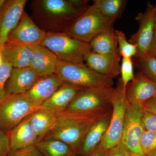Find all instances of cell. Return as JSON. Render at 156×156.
<instances>
[{
    "instance_id": "obj_1",
    "label": "cell",
    "mask_w": 156,
    "mask_h": 156,
    "mask_svg": "<svg viewBox=\"0 0 156 156\" xmlns=\"http://www.w3.org/2000/svg\"><path fill=\"white\" fill-rule=\"evenodd\" d=\"M88 1L36 0L32 2V19L47 33H66L88 7Z\"/></svg>"
},
{
    "instance_id": "obj_2",
    "label": "cell",
    "mask_w": 156,
    "mask_h": 156,
    "mask_svg": "<svg viewBox=\"0 0 156 156\" xmlns=\"http://www.w3.org/2000/svg\"><path fill=\"white\" fill-rule=\"evenodd\" d=\"M112 110L89 115H57L54 127L43 139L61 140L76 151L91 127Z\"/></svg>"
},
{
    "instance_id": "obj_3",
    "label": "cell",
    "mask_w": 156,
    "mask_h": 156,
    "mask_svg": "<svg viewBox=\"0 0 156 156\" xmlns=\"http://www.w3.org/2000/svg\"><path fill=\"white\" fill-rule=\"evenodd\" d=\"M114 89L103 87L84 88L67 108L57 115H89L111 110Z\"/></svg>"
},
{
    "instance_id": "obj_4",
    "label": "cell",
    "mask_w": 156,
    "mask_h": 156,
    "mask_svg": "<svg viewBox=\"0 0 156 156\" xmlns=\"http://www.w3.org/2000/svg\"><path fill=\"white\" fill-rule=\"evenodd\" d=\"M56 74L64 83L79 87L113 88V79L96 72L84 62L72 63L58 59Z\"/></svg>"
},
{
    "instance_id": "obj_5",
    "label": "cell",
    "mask_w": 156,
    "mask_h": 156,
    "mask_svg": "<svg viewBox=\"0 0 156 156\" xmlns=\"http://www.w3.org/2000/svg\"><path fill=\"white\" fill-rule=\"evenodd\" d=\"M115 21L104 16L93 5L76 20L65 34L89 44L98 35L113 29Z\"/></svg>"
},
{
    "instance_id": "obj_6",
    "label": "cell",
    "mask_w": 156,
    "mask_h": 156,
    "mask_svg": "<svg viewBox=\"0 0 156 156\" xmlns=\"http://www.w3.org/2000/svg\"><path fill=\"white\" fill-rule=\"evenodd\" d=\"M41 45L59 60L72 63L84 62L85 56L90 52L89 44L65 33H47Z\"/></svg>"
},
{
    "instance_id": "obj_7",
    "label": "cell",
    "mask_w": 156,
    "mask_h": 156,
    "mask_svg": "<svg viewBox=\"0 0 156 156\" xmlns=\"http://www.w3.org/2000/svg\"><path fill=\"white\" fill-rule=\"evenodd\" d=\"M39 109L25 94L6 95L0 100V128L8 133Z\"/></svg>"
},
{
    "instance_id": "obj_8",
    "label": "cell",
    "mask_w": 156,
    "mask_h": 156,
    "mask_svg": "<svg viewBox=\"0 0 156 156\" xmlns=\"http://www.w3.org/2000/svg\"><path fill=\"white\" fill-rule=\"evenodd\" d=\"M128 101L126 91L123 88L121 79L116 88L114 89L112 100L110 123L101 144L104 149L108 150L122 141L123 126Z\"/></svg>"
},
{
    "instance_id": "obj_9",
    "label": "cell",
    "mask_w": 156,
    "mask_h": 156,
    "mask_svg": "<svg viewBox=\"0 0 156 156\" xmlns=\"http://www.w3.org/2000/svg\"><path fill=\"white\" fill-rule=\"evenodd\" d=\"M143 114L142 105L128 102L121 141L132 156H145L140 146L141 137L145 131Z\"/></svg>"
},
{
    "instance_id": "obj_10",
    "label": "cell",
    "mask_w": 156,
    "mask_h": 156,
    "mask_svg": "<svg viewBox=\"0 0 156 156\" xmlns=\"http://www.w3.org/2000/svg\"><path fill=\"white\" fill-rule=\"evenodd\" d=\"M156 7L155 5L147 3L145 11L139 13L136 17L139 23V28L129 41L136 45L137 53L135 58H142L147 55L156 28Z\"/></svg>"
},
{
    "instance_id": "obj_11",
    "label": "cell",
    "mask_w": 156,
    "mask_h": 156,
    "mask_svg": "<svg viewBox=\"0 0 156 156\" xmlns=\"http://www.w3.org/2000/svg\"><path fill=\"white\" fill-rule=\"evenodd\" d=\"M27 0L3 1L0 6V46L2 47L22 16Z\"/></svg>"
},
{
    "instance_id": "obj_12",
    "label": "cell",
    "mask_w": 156,
    "mask_h": 156,
    "mask_svg": "<svg viewBox=\"0 0 156 156\" xmlns=\"http://www.w3.org/2000/svg\"><path fill=\"white\" fill-rule=\"evenodd\" d=\"M47 34L24 11L17 26L9 35L8 41L27 45L41 44Z\"/></svg>"
},
{
    "instance_id": "obj_13",
    "label": "cell",
    "mask_w": 156,
    "mask_h": 156,
    "mask_svg": "<svg viewBox=\"0 0 156 156\" xmlns=\"http://www.w3.org/2000/svg\"><path fill=\"white\" fill-rule=\"evenodd\" d=\"M126 95L129 103L142 105L156 96V82L140 72L127 86Z\"/></svg>"
},
{
    "instance_id": "obj_14",
    "label": "cell",
    "mask_w": 156,
    "mask_h": 156,
    "mask_svg": "<svg viewBox=\"0 0 156 156\" xmlns=\"http://www.w3.org/2000/svg\"><path fill=\"white\" fill-rule=\"evenodd\" d=\"M31 50L29 67L39 77L56 74L58 58L52 52L41 44L28 45Z\"/></svg>"
},
{
    "instance_id": "obj_15",
    "label": "cell",
    "mask_w": 156,
    "mask_h": 156,
    "mask_svg": "<svg viewBox=\"0 0 156 156\" xmlns=\"http://www.w3.org/2000/svg\"><path fill=\"white\" fill-rule=\"evenodd\" d=\"M64 83L56 74L42 77L25 94L31 103L40 108Z\"/></svg>"
},
{
    "instance_id": "obj_16",
    "label": "cell",
    "mask_w": 156,
    "mask_h": 156,
    "mask_svg": "<svg viewBox=\"0 0 156 156\" xmlns=\"http://www.w3.org/2000/svg\"><path fill=\"white\" fill-rule=\"evenodd\" d=\"M84 88L64 83L48 100L43 104L40 108L50 111L57 115L59 114L67 108L76 95Z\"/></svg>"
},
{
    "instance_id": "obj_17",
    "label": "cell",
    "mask_w": 156,
    "mask_h": 156,
    "mask_svg": "<svg viewBox=\"0 0 156 156\" xmlns=\"http://www.w3.org/2000/svg\"><path fill=\"white\" fill-rule=\"evenodd\" d=\"M112 112V110L91 127L76 151V154L88 156L100 144L109 126Z\"/></svg>"
},
{
    "instance_id": "obj_18",
    "label": "cell",
    "mask_w": 156,
    "mask_h": 156,
    "mask_svg": "<svg viewBox=\"0 0 156 156\" xmlns=\"http://www.w3.org/2000/svg\"><path fill=\"white\" fill-rule=\"evenodd\" d=\"M40 78L30 67L13 68L5 87L6 95L25 94Z\"/></svg>"
},
{
    "instance_id": "obj_19",
    "label": "cell",
    "mask_w": 156,
    "mask_h": 156,
    "mask_svg": "<svg viewBox=\"0 0 156 156\" xmlns=\"http://www.w3.org/2000/svg\"><path fill=\"white\" fill-rule=\"evenodd\" d=\"M120 58L121 57L90 52L85 56L84 62L96 72L114 79L120 74Z\"/></svg>"
},
{
    "instance_id": "obj_20",
    "label": "cell",
    "mask_w": 156,
    "mask_h": 156,
    "mask_svg": "<svg viewBox=\"0 0 156 156\" xmlns=\"http://www.w3.org/2000/svg\"><path fill=\"white\" fill-rule=\"evenodd\" d=\"M30 116L8 132L11 151L35 145L38 141L37 136L31 125Z\"/></svg>"
},
{
    "instance_id": "obj_21",
    "label": "cell",
    "mask_w": 156,
    "mask_h": 156,
    "mask_svg": "<svg viewBox=\"0 0 156 156\" xmlns=\"http://www.w3.org/2000/svg\"><path fill=\"white\" fill-rule=\"evenodd\" d=\"M3 57L13 68L29 67L31 50L28 45L8 41L2 47Z\"/></svg>"
},
{
    "instance_id": "obj_22",
    "label": "cell",
    "mask_w": 156,
    "mask_h": 156,
    "mask_svg": "<svg viewBox=\"0 0 156 156\" xmlns=\"http://www.w3.org/2000/svg\"><path fill=\"white\" fill-rule=\"evenodd\" d=\"M89 44L92 53L121 57L114 28L98 35Z\"/></svg>"
},
{
    "instance_id": "obj_23",
    "label": "cell",
    "mask_w": 156,
    "mask_h": 156,
    "mask_svg": "<svg viewBox=\"0 0 156 156\" xmlns=\"http://www.w3.org/2000/svg\"><path fill=\"white\" fill-rule=\"evenodd\" d=\"M57 115L47 110L39 109L30 116L32 127L36 134L38 141L53 128L56 122Z\"/></svg>"
},
{
    "instance_id": "obj_24",
    "label": "cell",
    "mask_w": 156,
    "mask_h": 156,
    "mask_svg": "<svg viewBox=\"0 0 156 156\" xmlns=\"http://www.w3.org/2000/svg\"><path fill=\"white\" fill-rule=\"evenodd\" d=\"M44 156H71L75 152L66 143L55 139H43L35 145Z\"/></svg>"
},
{
    "instance_id": "obj_25",
    "label": "cell",
    "mask_w": 156,
    "mask_h": 156,
    "mask_svg": "<svg viewBox=\"0 0 156 156\" xmlns=\"http://www.w3.org/2000/svg\"><path fill=\"white\" fill-rule=\"evenodd\" d=\"M126 0H94L93 5L104 16L116 20L122 16L126 9Z\"/></svg>"
},
{
    "instance_id": "obj_26",
    "label": "cell",
    "mask_w": 156,
    "mask_h": 156,
    "mask_svg": "<svg viewBox=\"0 0 156 156\" xmlns=\"http://www.w3.org/2000/svg\"><path fill=\"white\" fill-rule=\"evenodd\" d=\"M115 33L120 56L122 58L135 57L137 53L136 45L131 44L128 41L125 34L122 31L115 30Z\"/></svg>"
},
{
    "instance_id": "obj_27",
    "label": "cell",
    "mask_w": 156,
    "mask_h": 156,
    "mask_svg": "<svg viewBox=\"0 0 156 156\" xmlns=\"http://www.w3.org/2000/svg\"><path fill=\"white\" fill-rule=\"evenodd\" d=\"M136 59L140 72L156 82V57L147 55Z\"/></svg>"
},
{
    "instance_id": "obj_28",
    "label": "cell",
    "mask_w": 156,
    "mask_h": 156,
    "mask_svg": "<svg viewBox=\"0 0 156 156\" xmlns=\"http://www.w3.org/2000/svg\"><path fill=\"white\" fill-rule=\"evenodd\" d=\"M120 73L123 88L126 90L128 84L134 80V66L131 58H122L121 64Z\"/></svg>"
},
{
    "instance_id": "obj_29",
    "label": "cell",
    "mask_w": 156,
    "mask_h": 156,
    "mask_svg": "<svg viewBox=\"0 0 156 156\" xmlns=\"http://www.w3.org/2000/svg\"><path fill=\"white\" fill-rule=\"evenodd\" d=\"M140 146L145 156H149L156 150V132L145 130L140 141Z\"/></svg>"
},
{
    "instance_id": "obj_30",
    "label": "cell",
    "mask_w": 156,
    "mask_h": 156,
    "mask_svg": "<svg viewBox=\"0 0 156 156\" xmlns=\"http://www.w3.org/2000/svg\"><path fill=\"white\" fill-rule=\"evenodd\" d=\"M13 66L4 58V61L0 66V100L6 95L5 87L11 75Z\"/></svg>"
},
{
    "instance_id": "obj_31",
    "label": "cell",
    "mask_w": 156,
    "mask_h": 156,
    "mask_svg": "<svg viewBox=\"0 0 156 156\" xmlns=\"http://www.w3.org/2000/svg\"><path fill=\"white\" fill-rule=\"evenodd\" d=\"M11 151L8 133L0 128V156H8Z\"/></svg>"
},
{
    "instance_id": "obj_32",
    "label": "cell",
    "mask_w": 156,
    "mask_h": 156,
    "mask_svg": "<svg viewBox=\"0 0 156 156\" xmlns=\"http://www.w3.org/2000/svg\"><path fill=\"white\" fill-rule=\"evenodd\" d=\"M143 122L145 130L156 132V115L144 109Z\"/></svg>"
},
{
    "instance_id": "obj_33",
    "label": "cell",
    "mask_w": 156,
    "mask_h": 156,
    "mask_svg": "<svg viewBox=\"0 0 156 156\" xmlns=\"http://www.w3.org/2000/svg\"><path fill=\"white\" fill-rule=\"evenodd\" d=\"M8 156H44L35 145L11 151Z\"/></svg>"
},
{
    "instance_id": "obj_34",
    "label": "cell",
    "mask_w": 156,
    "mask_h": 156,
    "mask_svg": "<svg viewBox=\"0 0 156 156\" xmlns=\"http://www.w3.org/2000/svg\"><path fill=\"white\" fill-rule=\"evenodd\" d=\"M105 156H132L126 146L121 141L119 144L105 151Z\"/></svg>"
},
{
    "instance_id": "obj_35",
    "label": "cell",
    "mask_w": 156,
    "mask_h": 156,
    "mask_svg": "<svg viewBox=\"0 0 156 156\" xmlns=\"http://www.w3.org/2000/svg\"><path fill=\"white\" fill-rule=\"evenodd\" d=\"M142 105L144 109L156 115V96L146 101Z\"/></svg>"
},
{
    "instance_id": "obj_36",
    "label": "cell",
    "mask_w": 156,
    "mask_h": 156,
    "mask_svg": "<svg viewBox=\"0 0 156 156\" xmlns=\"http://www.w3.org/2000/svg\"><path fill=\"white\" fill-rule=\"evenodd\" d=\"M147 55L154 56L156 58V27Z\"/></svg>"
},
{
    "instance_id": "obj_37",
    "label": "cell",
    "mask_w": 156,
    "mask_h": 156,
    "mask_svg": "<svg viewBox=\"0 0 156 156\" xmlns=\"http://www.w3.org/2000/svg\"><path fill=\"white\" fill-rule=\"evenodd\" d=\"M105 150L104 149L101 143L97 147L95 150V151L88 156H105Z\"/></svg>"
},
{
    "instance_id": "obj_38",
    "label": "cell",
    "mask_w": 156,
    "mask_h": 156,
    "mask_svg": "<svg viewBox=\"0 0 156 156\" xmlns=\"http://www.w3.org/2000/svg\"><path fill=\"white\" fill-rule=\"evenodd\" d=\"M4 61V57H3L2 53V47L0 46V66L2 64Z\"/></svg>"
},
{
    "instance_id": "obj_39",
    "label": "cell",
    "mask_w": 156,
    "mask_h": 156,
    "mask_svg": "<svg viewBox=\"0 0 156 156\" xmlns=\"http://www.w3.org/2000/svg\"><path fill=\"white\" fill-rule=\"evenodd\" d=\"M149 156H156V150L154 152L151 154Z\"/></svg>"
},
{
    "instance_id": "obj_40",
    "label": "cell",
    "mask_w": 156,
    "mask_h": 156,
    "mask_svg": "<svg viewBox=\"0 0 156 156\" xmlns=\"http://www.w3.org/2000/svg\"><path fill=\"white\" fill-rule=\"evenodd\" d=\"M71 156H80L78 155L77 154H76L75 152Z\"/></svg>"
},
{
    "instance_id": "obj_41",
    "label": "cell",
    "mask_w": 156,
    "mask_h": 156,
    "mask_svg": "<svg viewBox=\"0 0 156 156\" xmlns=\"http://www.w3.org/2000/svg\"><path fill=\"white\" fill-rule=\"evenodd\" d=\"M3 1H0V5H1V4L2 2Z\"/></svg>"
},
{
    "instance_id": "obj_42",
    "label": "cell",
    "mask_w": 156,
    "mask_h": 156,
    "mask_svg": "<svg viewBox=\"0 0 156 156\" xmlns=\"http://www.w3.org/2000/svg\"><path fill=\"white\" fill-rule=\"evenodd\" d=\"M155 5L156 7V2L155 4Z\"/></svg>"
}]
</instances>
